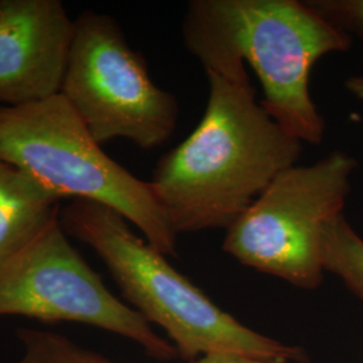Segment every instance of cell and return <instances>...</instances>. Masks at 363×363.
<instances>
[{"label":"cell","mask_w":363,"mask_h":363,"mask_svg":"<svg viewBox=\"0 0 363 363\" xmlns=\"http://www.w3.org/2000/svg\"><path fill=\"white\" fill-rule=\"evenodd\" d=\"M206 76L203 116L162 156L150 181L177 235L228 229L303 152L257 101L247 72Z\"/></svg>","instance_id":"cell-1"},{"label":"cell","mask_w":363,"mask_h":363,"mask_svg":"<svg viewBox=\"0 0 363 363\" xmlns=\"http://www.w3.org/2000/svg\"><path fill=\"white\" fill-rule=\"evenodd\" d=\"M182 38L206 73L235 76L247 64L259 78L267 113L301 143L319 145L325 121L312 99L311 70L352 38L298 0H191Z\"/></svg>","instance_id":"cell-2"},{"label":"cell","mask_w":363,"mask_h":363,"mask_svg":"<svg viewBox=\"0 0 363 363\" xmlns=\"http://www.w3.org/2000/svg\"><path fill=\"white\" fill-rule=\"evenodd\" d=\"M61 222L66 233L103 259L130 307L163 328L182 358L193 362L211 354H240L276 363L308 361L301 347L265 337L223 311L113 208L73 199Z\"/></svg>","instance_id":"cell-3"},{"label":"cell","mask_w":363,"mask_h":363,"mask_svg":"<svg viewBox=\"0 0 363 363\" xmlns=\"http://www.w3.org/2000/svg\"><path fill=\"white\" fill-rule=\"evenodd\" d=\"M0 159L25 169L61 199L113 208L163 256H177L178 235L142 181L106 155L60 93L23 105H0Z\"/></svg>","instance_id":"cell-4"},{"label":"cell","mask_w":363,"mask_h":363,"mask_svg":"<svg viewBox=\"0 0 363 363\" xmlns=\"http://www.w3.org/2000/svg\"><path fill=\"white\" fill-rule=\"evenodd\" d=\"M357 160L333 151L292 166L226 229L222 247L242 265L303 289L325 279V238L343 216Z\"/></svg>","instance_id":"cell-5"},{"label":"cell","mask_w":363,"mask_h":363,"mask_svg":"<svg viewBox=\"0 0 363 363\" xmlns=\"http://www.w3.org/2000/svg\"><path fill=\"white\" fill-rule=\"evenodd\" d=\"M61 94L101 145L125 139L154 150L178 125L177 97L156 85L143 54L106 13L84 11L76 18Z\"/></svg>","instance_id":"cell-6"},{"label":"cell","mask_w":363,"mask_h":363,"mask_svg":"<svg viewBox=\"0 0 363 363\" xmlns=\"http://www.w3.org/2000/svg\"><path fill=\"white\" fill-rule=\"evenodd\" d=\"M0 316L91 325L135 342L162 362L179 355L139 312L106 288L70 244L61 213L0 265Z\"/></svg>","instance_id":"cell-7"},{"label":"cell","mask_w":363,"mask_h":363,"mask_svg":"<svg viewBox=\"0 0 363 363\" xmlns=\"http://www.w3.org/2000/svg\"><path fill=\"white\" fill-rule=\"evenodd\" d=\"M76 33L60 0H0V105L60 94Z\"/></svg>","instance_id":"cell-8"},{"label":"cell","mask_w":363,"mask_h":363,"mask_svg":"<svg viewBox=\"0 0 363 363\" xmlns=\"http://www.w3.org/2000/svg\"><path fill=\"white\" fill-rule=\"evenodd\" d=\"M60 201L27 171L0 159V265L60 214Z\"/></svg>","instance_id":"cell-9"},{"label":"cell","mask_w":363,"mask_h":363,"mask_svg":"<svg viewBox=\"0 0 363 363\" xmlns=\"http://www.w3.org/2000/svg\"><path fill=\"white\" fill-rule=\"evenodd\" d=\"M325 269L363 301V238L346 220H334L325 238Z\"/></svg>","instance_id":"cell-10"},{"label":"cell","mask_w":363,"mask_h":363,"mask_svg":"<svg viewBox=\"0 0 363 363\" xmlns=\"http://www.w3.org/2000/svg\"><path fill=\"white\" fill-rule=\"evenodd\" d=\"M16 337L22 352L7 363H123L105 358L79 346L70 337L48 330L18 328Z\"/></svg>","instance_id":"cell-11"},{"label":"cell","mask_w":363,"mask_h":363,"mask_svg":"<svg viewBox=\"0 0 363 363\" xmlns=\"http://www.w3.org/2000/svg\"><path fill=\"white\" fill-rule=\"evenodd\" d=\"M306 4L327 25L363 40V0H306Z\"/></svg>","instance_id":"cell-12"},{"label":"cell","mask_w":363,"mask_h":363,"mask_svg":"<svg viewBox=\"0 0 363 363\" xmlns=\"http://www.w3.org/2000/svg\"><path fill=\"white\" fill-rule=\"evenodd\" d=\"M191 363H276L268 359H261L255 357L247 355H240V354H211L205 355Z\"/></svg>","instance_id":"cell-13"}]
</instances>
